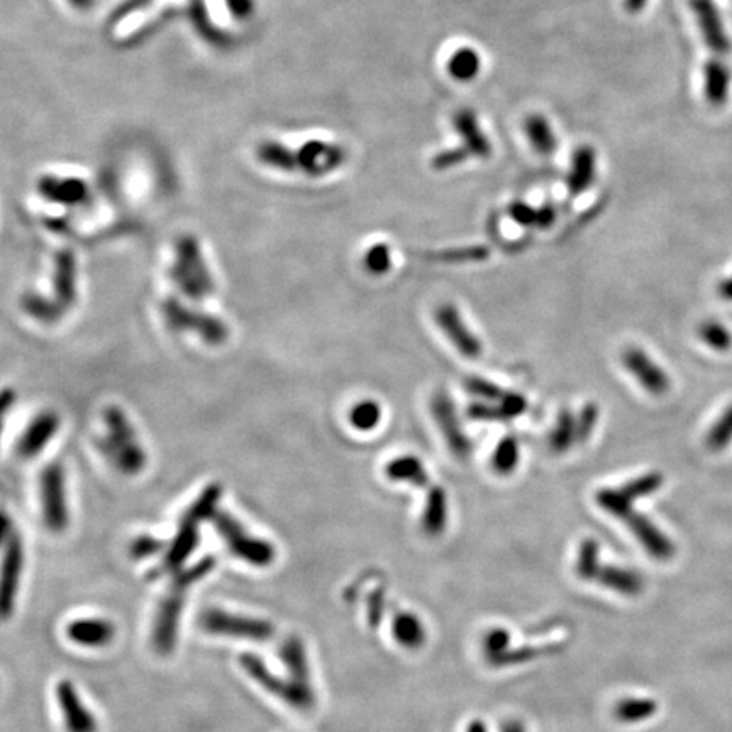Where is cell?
I'll return each mask as SVG.
<instances>
[{"label": "cell", "mask_w": 732, "mask_h": 732, "mask_svg": "<svg viewBox=\"0 0 732 732\" xmlns=\"http://www.w3.org/2000/svg\"><path fill=\"white\" fill-rule=\"evenodd\" d=\"M556 221V210L553 205L546 204L538 209V222L536 226L541 229H547L553 226V222Z\"/></svg>", "instance_id": "cell-56"}, {"label": "cell", "mask_w": 732, "mask_h": 732, "mask_svg": "<svg viewBox=\"0 0 732 732\" xmlns=\"http://www.w3.org/2000/svg\"><path fill=\"white\" fill-rule=\"evenodd\" d=\"M21 306L36 321L43 324L58 323L65 314L52 300V297H43L37 293H28L22 297Z\"/></svg>", "instance_id": "cell-34"}, {"label": "cell", "mask_w": 732, "mask_h": 732, "mask_svg": "<svg viewBox=\"0 0 732 732\" xmlns=\"http://www.w3.org/2000/svg\"><path fill=\"white\" fill-rule=\"evenodd\" d=\"M453 126L456 129V133L460 135L465 148L470 152L472 156L477 158H489L492 154V144L483 135V131L480 129L478 124L477 114L470 109H461L455 114L453 119Z\"/></svg>", "instance_id": "cell-21"}, {"label": "cell", "mask_w": 732, "mask_h": 732, "mask_svg": "<svg viewBox=\"0 0 732 732\" xmlns=\"http://www.w3.org/2000/svg\"><path fill=\"white\" fill-rule=\"evenodd\" d=\"M498 406H500V410H502L504 421L515 419V417L522 415V414L526 412V409H528L526 399H524L522 395H519V393L512 392L506 393V397L498 402Z\"/></svg>", "instance_id": "cell-50"}, {"label": "cell", "mask_w": 732, "mask_h": 732, "mask_svg": "<svg viewBox=\"0 0 732 732\" xmlns=\"http://www.w3.org/2000/svg\"><path fill=\"white\" fill-rule=\"evenodd\" d=\"M511 632L506 628H492L489 632H485L481 649L485 654V660H492L497 654L504 653L506 649L511 647Z\"/></svg>", "instance_id": "cell-45"}, {"label": "cell", "mask_w": 732, "mask_h": 732, "mask_svg": "<svg viewBox=\"0 0 732 732\" xmlns=\"http://www.w3.org/2000/svg\"><path fill=\"white\" fill-rule=\"evenodd\" d=\"M594 581L621 596H639L645 587V581L639 573L628 570V568H621L615 564H602V563L596 570Z\"/></svg>", "instance_id": "cell-22"}, {"label": "cell", "mask_w": 732, "mask_h": 732, "mask_svg": "<svg viewBox=\"0 0 732 732\" xmlns=\"http://www.w3.org/2000/svg\"><path fill=\"white\" fill-rule=\"evenodd\" d=\"M558 649L562 646L558 643H551V645H541V646H521L509 647L504 653L497 654L492 660H489L487 663L495 668H502V666H514V664L528 663L532 660H538L541 656H547V654H555L558 653Z\"/></svg>", "instance_id": "cell-31"}, {"label": "cell", "mask_w": 732, "mask_h": 732, "mask_svg": "<svg viewBox=\"0 0 732 732\" xmlns=\"http://www.w3.org/2000/svg\"><path fill=\"white\" fill-rule=\"evenodd\" d=\"M494 470L500 475H509L519 465V443L515 438L507 436L495 448L492 456Z\"/></svg>", "instance_id": "cell-38"}, {"label": "cell", "mask_w": 732, "mask_h": 732, "mask_svg": "<svg viewBox=\"0 0 732 732\" xmlns=\"http://www.w3.org/2000/svg\"><path fill=\"white\" fill-rule=\"evenodd\" d=\"M622 363L630 375L651 395L660 397L670 391V376L641 348H626L622 351Z\"/></svg>", "instance_id": "cell-13"}, {"label": "cell", "mask_w": 732, "mask_h": 732, "mask_svg": "<svg viewBox=\"0 0 732 732\" xmlns=\"http://www.w3.org/2000/svg\"><path fill=\"white\" fill-rule=\"evenodd\" d=\"M58 427H60V419L54 412L46 410V412L37 414L33 423L24 431L22 438L19 440V455L24 458H33L36 455H39L46 448V444L54 438V434L58 432Z\"/></svg>", "instance_id": "cell-19"}, {"label": "cell", "mask_w": 732, "mask_h": 732, "mask_svg": "<svg viewBox=\"0 0 732 732\" xmlns=\"http://www.w3.org/2000/svg\"><path fill=\"white\" fill-rule=\"evenodd\" d=\"M221 498V487L219 485H209L202 494L197 497V500L192 504V507L185 512L184 519L180 521L178 530L171 541V545L167 549L165 560L161 563V568L165 572H178L182 570L184 563L187 562L188 556L193 553L199 543V526L204 522L205 519H210L212 514L218 511V502ZM161 570V572H163Z\"/></svg>", "instance_id": "cell-3"}, {"label": "cell", "mask_w": 732, "mask_h": 732, "mask_svg": "<svg viewBox=\"0 0 732 732\" xmlns=\"http://www.w3.org/2000/svg\"><path fill=\"white\" fill-rule=\"evenodd\" d=\"M382 407L375 400H361L350 412V423L358 431H372L380 424Z\"/></svg>", "instance_id": "cell-40"}, {"label": "cell", "mask_w": 732, "mask_h": 732, "mask_svg": "<svg viewBox=\"0 0 732 732\" xmlns=\"http://www.w3.org/2000/svg\"><path fill=\"white\" fill-rule=\"evenodd\" d=\"M647 0H624V9L629 14H639L646 7Z\"/></svg>", "instance_id": "cell-59"}, {"label": "cell", "mask_w": 732, "mask_h": 732, "mask_svg": "<svg viewBox=\"0 0 732 732\" xmlns=\"http://www.w3.org/2000/svg\"><path fill=\"white\" fill-rule=\"evenodd\" d=\"M385 613V594L383 588H376L368 598V624L375 629L380 626Z\"/></svg>", "instance_id": "cell-52"}, {"label": "cell", "mask_w": 732, "mask_h": 732, "mask_svg": "<svg viewBox=\"0 0 732 732\" xmlns=\"http://www.w3.org/2000/svg\"><path fill=\"white\" fill-rule=\"evenodd\" d=\"M392 636L400 646L419 649L426 643L427 632L415 613H397L392 621Z\"/></svg>", "instance_id": "cell-27"}, {"label": "cell", "mask_w": 732, "mask_h": 732, "mask_svg": "<svg viewBox=\"0 0 732 732\" xmlns=\"http://www.w3.org/2000/svg\"><path fill=\"white\" fill-rule=\"evenodd\" d=\"M52 300L63 314L77 302V261L70 250L60 251L54 258Z\"/></svg>", "instance_id": "cell-18"}, {"label": "cell", "mask_w": 732, "mask_h": 732, "mask_svg": "<svg viewBox=\"0 0 732 732\" xmlns=\"http://www.w3.org/2000/svg\"><path fill=\"white\" fill-rule=\"evenodd\" d=\"M171 278L182 293L193 300L207 299L214 292V278L209 272L197 239L184 236L177 241Z\"/></svg>", "instance_id": "cell-4"}, {"label": "cell", "mask_w": 732, "mask_h": 732, "mask_svg": "<svg viewBox=\"0 0 732 732\" xmlns=\"http://www.w3.org/2000/svg\"><path fill=\"white\" fill-rule=\"evenodd\" d=\"M480 69H481V60L473 48L456 50L448 62V73L451 75V78H455L456 82H463V84L477 78Z\"/></svg>", "instance_id": "cell-33"}, {"label": "cell", "mask_w": 732, "mask_h": 732, "mask_svg": "<svg viewBox=\"0 0 732 732\" xmlns=\"http://www.w3.org/2000/svg\"><path fill=\"white\" fill-rule=\"evenodd\" d=\"M70 4L75 7V9H82V11H86V9H90L92 5H94V2L95 0H69Z\"/></svg>", "instance_id": "cell-62"}, {"label": "cell", "mask_w": 732, "mask_h": 732, "mask_svg": "<svg viewBox=\"0 0 732 732\" xmlns=\"http://www.w3.org/2000/svg\"><path fill=\"white\" fill-rule=\"evenodd\" d=\"M161 310H163L165 323L175 333L197 334L201 340L210 346H219L227 341L229 329L221 319L185 306L178 299H173V297L167 299L161 306Z\"/></svg>", "instance_id": "cell-7"}, {"label": "cell", "mask_w": 732, "mask_h": 732, "mask_svg": "<svg viewBox=\"0 0 732 732\" xmlns=\"http://www.w3.org/2000/svg\"><path fill=\"white\" fill-rule=\"evenodd\" d=\"M719 293H720L722 299L732 300V278L724 280V282L719 285Z\"/></svg>", "instance_id": "cell-60"}, {"label": "cell", "mask_w": 732, "mask_h": 732, "mask_svg": "<svg viewBox=\"0 0 732 732\" xmlns=\"http://www.w3.org/2000/svg\"><path fill=\"white\" fill-rule=\"evenodd\" d=\"M241 668L253 679V680L265 688L273 697L280 698L282 702L289 703L295 711H312L316 705V692L314 688H307L299 685L297 681L292 680L289 675L287 679L275 675L272 670L263 663L255 654H243L239 658Z\"/></svg>", "instance_id": "cell-6"}, {"label": "cell", "mask_w": 732, "mask_h": 732, "mask_svg": "<svg viewBox=\"0 0 732 732\" xmlns=\"http://www.w3.org/2000/svg\"><path fill=\"white\" fill-rule=\"evenodd\" d=\"M280 658L287 666V675L292 680L307 688H314L310 683V668L307 660L306 646L300 637L290 636L280 647Z\"/></svg>", "instance_id": "cell-25"}, {"label": "cell", "mask_w": 732, "mask_h": 732, "mask_svg": "<svg viewBox=\"0 0 732 732\" xmlns=\"http://www.w3.org/2000/svg\"><path fill=\"white\" fill-rule=\"evenodd\" d=\"M259 160L276 170L293 171L297 169V156L287 146L276 141H265L258 148Z\"/></svg>", "instance_id": "cell-36"}, {"label": "cell", "mask_w": 732, "mask_h": 732, "mask_svg": "<svg viewBox=\"0 0 732 732\" xmlns=\"http://www.w3.org/2000/svg\"><path fill=\"white\" fill-rule=\"evenodd\" d=\"M698 336H700V340L703 341L707 346H711L715 351L731 350V333L720 323L707 321V323L700 324Z\"/></svg>", "instance_id": "cell-42"}, {"label": "cell", "mask_w": 732, "mask_h": 732, "mask_svg": "<svg viewBox=\"0 0 732 732\" xmlns=\"http://www.w3.org/2000/svg\"><path fill=\"white\" fill-rule=\"evenodd\" d=\"M705 99L714 107H722L729 99L731 70L720 60H709L703 67Z\"/></svg>", "instance_id": "cell-24"}, {"label": "cell", "mask_w": 732, "mask_h": 732, "mask_svg": "<svg viewBox=\"0 0 732 732\" xmlns=\"http://www.w3.org/2000/svg\"><path fill=\"white\" fill-rule=\"evenodd\" d=\"M448 522V497L440 485L429 489L426 507L423 514V530L427 536L436 538L443 534Z\"/></svg>", "instance_id": "cell-26"}, {"label": "cell", "mask_w": 732, "mask_h": 732, "mask_svg": "<svg viewBox=\"0 0 732 732\" xmlns=\"http://www.w3.org/2000/svg\"><path fill=\"white\" fill-rule=\"evenodd\" d=\"M509 216L521 226H536L538 222V209L524 204V202H512L509 205Z\"/></svg>", "instance_id": "cell-53"}, {"label": "cell", "mask_w": 732, "mask_h": 732, "mask_svg": "<svg viewBox=\"0 0 732 732\" xmlns=\"http://www.w3.org/2000/svg\"><path fill=\"white\" fill-rule=\"evenodd\" d=\"M466 732H489V728H487V724H485L483 720L473 719V720L468 724Z\"/></svg>", "instance_id": "cell-61"}, {"label": "cell", "mask_w": 732, "mask_h": 732, "mask_svg": "<svg viewBox=\"0 0 732 732\" xmlns=\"http://www.w3.org/2000/svg\"><path fill=\"white\" fill-rule=\"evenodd\" d=\"M199 628L214 636L246 639L255 643H265L275 636L272 622L265 619L226 613L214 607L205 609L204 613L199 615Z\"/></svg>", "instance_id": "cell-8"}, {"label": "cell", "mask_w": 732, "mask_h": 732, "mask_svg": "<svg viewBox=\"0 0 732 732\" xmlns=\"http://www.w3.org/2000/svg\"><path fill=\"white\" fill-rule=\"evenodd\" d=\"M39 192L53 202H60L65 205H77L84 202L86 195V187L84 182L70 178V180H58V178H45L39 184Z\"/></svg>", "instance_id": "cell-28"}, {"label": "cell", "mask_w": 732, "mask_h": 732, "mask_svg": "<svg viewBox=\"0 0 732 732\" xmlns=\"http://www.w3.org/2000/svg\"><path fill=\"white\" fill-rule=\"evenodd\" d=\"M210 521L218 534L221 536L222 541L227 546V549L241 562L259 568L270 566L275 562V546L267 539L250 534L234 515L224 511H216L212 514Z\"/></svg>", "instance_id": "cell-5"}, {"label": "cell", "mask_w": 732, "mask_h": 732, "mask_svg": "<svg viewBox=\"0 0 732 732\" xmlns=\"http://www.w3.org/2000/svg\"><path fill=\"white\" fill-rule=\"evenodd\" d=\"M577 441V417L568 409H563L556 419V426L549 436V446L555 453H564Z\"/></svg>", "instance_id": "cell-35"}, {"label": "cell", "mask_w": 732, "mask_h": 732, "mask_svg": "<svg viewBox=\"0 0 732 732\" xmlns=\"http://www.w3.org/2000/svg\"><path fill=\"white\" fill-rule=\"evenodd\" d=\"M11 529H12V522H11L9 515L5 512L0 511V545H5L7 539L12 536Z\"/></svg>", "instance_id": "cell-57"}, {"label": "cell", "mask_w": 732, "mask_h": 732, "mask_svg": "<svg viewBox=\"0 0 732 732\" xmlns=\"http://www.w3.org/2000/svg\"><path fill=\"white\" fill-rule=\"evenodd\" d=\"M436 321L440 324L446 338L453 342V346L461 355L470 359L481 355V342L477 336L466 327L461 319L458 308L451 304H443L436 308Z\"/></svg>", "instance_id": "cell-16"}, {"label": "cell", "mask_w": 732, "mask_h": 732, "mask_svg": "<svg viewBox=\"0 0 732 732\" xmlns=\"http://www.w3.org/2000/svg\"><path fill=\"white\" fill-rule=\"evenodd\" d=\"M598 415H600V409L594 402H588L587 406L581 407L580 415L577 417V441L579 443H585L592 436L596 423H598Z\"/></svg>", "instance_id": "cell-48"}, {"label": "cell", "mask_w": 732, "mask_h": 732, "mask_svg": "<svg viewBox=\"0 0 732 732\" xmlns=\"http://www.w3.org/2000/svg\"><path fill=\"white\" fill-rule=\"evenodd\" d=\"M161 549H163L161 541L150 538V536H143V538H137L136 541L131 546V556L137 558V560H143V558L153 556Z\"/></svg>", "instance_id": "cell-51"}, {"label": "cell", "mask_w": 732, "mask_h": 732, "mask_svg": "<svg viewBox=\"0 0 732 732\" xmlns=\"http://www.w3.org/2000/svg\"><path fill=\"white\" fill-rule=\"evenodd\" d=\"M524 131H526V136L530 141L536 153L549 156V154L556 152L558 139H556V135H555L551 124L547 122L545 116H541V114L528 116L524 120Z\"/></svg>", "instance_id": "cell-29"}, {"label": "cell", "mask_w": 732, "mask_h": 732, "mask_svg": "<svg viewBox=\"0 0 732 732\" xmlns=\"http://www.w3.org/2000/svg\"><path fill=\"white\" fill-rule=\"evenodd\" d=\"M103 423L105 436L99 443L103 456L111 461L120 473L137 475L146 466V455L127 415L118 407H109L103 414Z\"/></svg>", "instance_id": "cell-2"}, {"label": "cell", "mask_w": 732, "mask_h": 732, "mask_svg": "<svg viewBox=\"0 0 732 732\" xmlns=\"http://www.w3.org/2000/svg\"><path fill=\"white\" fill-rule=\"evenodd\" d=\"M295 156L297 169H300L308 177L327 175L338 170L346 161L344 148L324 141H307Z\"/></svg>", "instance_id": "cell-12"}, {"label": "cell", "mask_w": 732, "mask_h": 732, "mask_svg": "<svg viewBox=\"0 0 732 732\" xmlns=\"http://www.w3.org/2000/svg\"><path fill=\"white\" fill-rule=\"evenodd\" d=\"M431 412H432V417L436 419L440 431L443 432V438L449 446V449L460 458L468 456L472 451V443L463 432V427L460 426L456 410H455L449 395L446 392L436 393L431 400Z\"/></svg>", "instance_id": "cell-11"}, {"label": "cell", "mask_w": 732, "mask_h": 732, "mask_svg": "<svg viewBox=\"0 0 732 732\" xmlns=\"http://www.w3.org/2000/svg\"><path fill=\"white\" fill-rule=\"evenodd\" d=\"M596 504L617 519H624L632 509V502L622 489H602L596 495Z\"/></svg>", "instance_id": "cell-39"}, {"label": "cell", "mask_w": 732, "mask_h": 732, "mask_svg": "<svg viewBox=\"0 0 732 732\" xmlns=\"http://www.w3.org/2000/svg\"><path fill=\"white\" fill-rule=\"evenodd\" d=\"M470 156H472V154H470V152H468L465 146L444 150V152L436 154V156L431 160V169L436 171L451 170V169H455V167L463 165Z\"/></svg>", "instance_id": "cell-49"}, {"label": "cell", "mask_w": 732, "mask_h": 732, "mask_svg": "<svg viewBox=\"0 0 732 732\" xmlns=\"http://www.w3.org/2000/svg\"><path fill=\"white\" fill-rule=\"evenodd\" d=\"M465 387H466L468 392L477 395L483 400H490V402H500L507 393L506 391H502L498 385H495V383L485 380V378H480V376H466Z\"/></svg>", "instance_id": "cell-47"}, {"label": "cell", "mask_w": 732, "mask_h": 732, "mask_svg": "<svg viewBox=\"0 0 732 732\" xmlns=\"http://www.w3.org/2000/svg\"><path fill=\"white\" fill-rule=\"evenodd\" d=\"M391 267H392L391 250L383 243L372 246L368 253L365 255V268L372 275H383L391 270Z\"/></svg>", "instance_id": "cell-46"}, {"label": "cell", "mask_w": 732, "mask_h": 732, "mask_svg": "<svg viewBox=\"0 0 732 732\" xmlns=\"http://www.w3.org/2000/svg\"><path fill=\"white\" fill-rule=\"evenodd\" d=\"M56 700L69 732H97V720L78 695L75 685L62 680L56 687Z\"/></svg>", "instance_id": "cell-17"}, {"label": "cell", "mask_w": 732, "mask_h": 732, "mask_svg": "<svg viewBox=\"0 0 732 732\" xmlns=\"http://www.w3.org/2000/svg\"><path fill=\"white\" fill-rule=\"evenodd\" d=\"M500 732H526V726L519 719H509L500 726Z\"/></svg>", "instance_id": "cell-58"}, {"label": "cell", "mask_w": 732, "mask_h": 732, "mask_svg": "<svg viewBox=\"0 0 732 732\" xmlns=\"http://www.w3.org/2000/svg\"><path fill=\"white\" fill-rule=\"evenodd\" d=\"M22 564V543L18 534H12L5 543L0 562V621H7L16 609Z\"/></svg>", "instance_id": "cell-10"}, {"label": "cell", "mask_w": 732, "mask_h": 732, "mask_svg": "<svg viewBox=\"0 0 732 732\" xmlns=\"http://www.w3.org/2000/svg\"><path fill=\"white\" fill-rule=\"evenodd\" d=\"M690 7L697 19L698 29L703 37V43L717 54H728L731 52V39L724 29V22L714 2L690 0Z\"/></svg>", "instance_id": "cell-15"}, {"label": "cell", "mask_w": 732, "mask_h": 732, "mask_svg": "<svg viewBox=\"0 0 732 732\" xmlns=\"http://www.w3.org/2000/svg\"><path fill=\"white\" fill-rule=\"evenodd\" d=\"M622 521L628 524L630 532L637 538V541L646 549L649 556H653L658 562H668L675 556L673 541L662 532L654 522H651L646 515L630 509Z\"/></svg>", "instance_id": "cell-14"}, {"label": "cell", "mask_w": 732, "mask_h": 732, "mask_svg": "<svg viewBox=\"0 0 732 732\" xmlns=\"http://www.w3.org/2000/svg\"><path fill=\"white\" fill-rule=\"evenodd\" d=\"M67 636L71 643L78 646L103 647L114 639L116 628L105 619L84 617L70 622Z\"/></svg>", "instance_id": "cell-20"}, {"label": "cell", "mask_w": 732, "mask_h": 732, "mask_svg": "<svg viewBox=\"0 0 732 732\" xmlns=\"http://www.w3.org/2000/svg\"><path fill=\"white\" fill-rule=\"evenodd\" d=\"M732 441V404L709 429L705 443L712 451H722Z\"/></svg>", "instance_id": "cell-41"}, {"label": "cell", "mask_w": 732, "mask_h": 732, "mask_svg": "<svg viewBox=\"0 0 732 732\" xmlns=\"http://www.w3.org/2000/svg\"><path fill=\"white\" fill-rule=\"evenodd\" d=\"M600 566V546L596 539L587 538L581 541L577 556V575L587 581H594L596 570Z\"/></svg>", "instance_id": "cell-37"}, {"label": "cell", "mask_w": 732, "mask_h": 732, "mask_svg": "<svg viewBox=\"0 0 732 732\" xmlns=\"http://www.w3.org/2000/svg\"><path fill=\"white\" fill-rule=\"evenodd\" d=\"M16 404V392L11 389H4L0 391V436L4 431V424H5V417L7 414L12 409V406Z\"/></svg>", "instance_id": "cell-55"}, {"label": "cell", "mask_w": 732, "mask_h": 732, "mask_svg": "<svg viewBox=\"0 0 732 732\" xmlns=\"http://www.w3.org/2000/svg\"><path fill=\"white\" fill-rule=\"evenodd\" d=\"M658 712V703L653 698L630 697L617 702L613 715L626 724L643 722Z\"/></svg>", "instance_id": "cell-32"}, {"label": "cell", "mask_w": 732, "mask_h": 732, "mask_svg": "<svg viewBox=\"0 0 732 732\" xmlns=\"http://www.w3.org/2000/svg\"><path fill=\"white\" fill-rule=\"evenodd\" d=\"M385 473L395 481H409L414 487H426L429 483V475L423 461L417 456L406 455L391 461L385 468Z\"/></svg>", "instance_id": "cell-30"}, {"label": "cell", "mask_w": 732, "mask_h": 732, "mask_svg": "<svg viewBox=\"0 0 732 732\" xmlns=\"http://www.w3.org/2000/svg\"><path fill=\"white\" fill-rule=\"evenodd\" d=\"M43 521L52 532H63L69 526V504L65 490V473L62 465L53 463L45 468L39 480Z\"/></svg>", "instance_id": "cell-9"}, {"label": "cell", "mask_w": 732, "mask_h": 732, "mask_svg": "<svg viewBox=\"0 0 732 732\" xmlns=\"http://www.w3.org/2000/svg\"><path fill=\"white\" fill-rule=\"evenodd\" d=\"M466 412L472 419H477V421H502L504 419L498 404L497 406H489V404H481V402L480 404H472Z\"/></svg>", "instance_id": "cell-54"}, {"label": "cell", "mask_w": 732, "mask_h": 732, "mask_svg": "<svg viewBox=\"0 0 732 732\" xmlns=\"http://www.w3.org/2000/svg\"><path fill=\"white\" fill-rule=\"evenodd\" d=\"M489 253L490 251L485 246H465L455 250H444L441 253L434 255V258L443 263H473L485 261L489 258Z\"/></svg>", "instance_id": "cell-44"}, {"label": "cell", "mask_w": 732, "mask_h": 732, "mask_svg": "<svg viewBox=\"0 0 732 732\" xmlns=\"http://www.w3.org/2000/svg\"><path fill=\"white\" fill-rule=\"evenodd\" d=\"M214 564V558H204L202 562L195 563L187 570L175 572V577L171 580L167 594L161 598L154 617L153 646L158 654L167 656L177 646L180 619L184 613L188 588L195 581L207 577L212 572Z\"/></svg>", "instance_id": "cell-1"}, {"label": "cell", "mask_w": 732, "mask_h": 732, "mask_svg": "<svg viewBox=\"0 0 732 732\" xmlns=\"http://www.w3.org/2000/svg\"><path fill=\"white\" fill-rule=\"evenodd\" d=\"M663 483L664 478L660 472H651V473H646L643 477L630 480L621 489L624 490V494L629 497L630 500H636V498H641V497H647V495L658 492Z\"/></svg>", "instance_id": "cell-43"}, {"label": "cell", "mask_w": 732, "mask_h": 732, "mask_svg": "<svg viewBox=\"0 0 732 732\" xmlns=\"http://www.w3.org/2000/svg\"><path fill=\"white\" fill-rule=\"evenodd\" d=\"M596 150L588 144L579 146L572 158V170L568 173L566 185L572 195H580L594 184L596 178Z\"/></svg>", "instance_id": "cell-23"}]
</instances>
